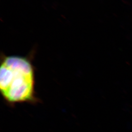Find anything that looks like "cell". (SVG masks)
Here are the masks:
<instances>
[{"mask_svg": "<svg viewBox=\"0 0 132 132\" xmlns=\"http://www.w3.org/2000/svg\"><path fill=\"white\" fill-rule=\"evenodd\" d=\"M0 90L5 102L11 106L39 102L35 93V72L30 61L23 57H5L0 69Z\"/></svg>", "mask_w": 132, "mask_h": 132, "instance_id": "6da1fadb", "label": "cell"}]
</instances>
